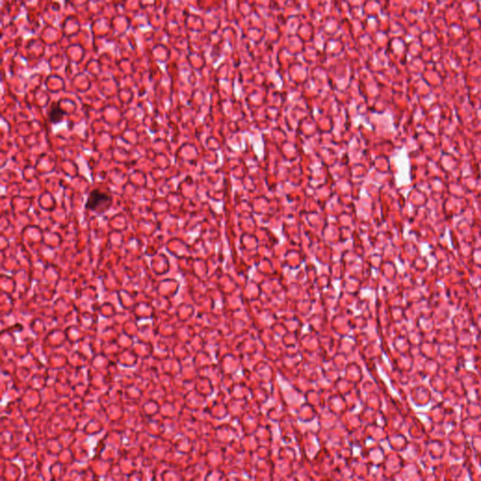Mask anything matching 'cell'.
I'll return each mask as SVG.
<instances>
[{
  "mask_svg": "<svg viewBox=\"0 0 481 481\" xmlns=\"http://www.w3.org/2000/svg\"><path fill=\"white\" fill-rule=\"evenodd\" d=\"M65 115H66V112L60 106H53L49 111V120L52 123L57 124V123H59L60 121H62V120Z\"/></svg>",
  "mask_w": 481,
  "mask_h": 481,
  "instance_id": "2",
  "label": "cell"
},
{
  "mask_svg": "<svg viewBox=\"0 0 481 481\" xmlns=\"http://www.w3.org/2000/svg\"><path fill=\"white\" fill-rule=\"evenodd\" d=\"M112 200L113 199L109 194L99 189H94L87 197L86 208L91 212L101 214L106 212L111 207Z\"/></svg>",
  "mask_w": 481,
  "mask_h": 481,
  "instance_id": "1",
  "label": "cell"
}]
</instances>
